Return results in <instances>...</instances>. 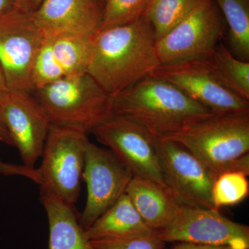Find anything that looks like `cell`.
<instances>
[{"instance_id": "obj_31", "label": "cell", "mask_w": 249, "mask_h": 249, "mask_svg": "<svg viewBox=\"0 0 249 249\" xmlns=\"http://www.w3.org/2000/svg\"><path fill=\"white\" fill-rule=\"evenodd\" d=\"M8 91L6 88V82H5L4 75L1 71V67H0V98L1 97L4 93Z\"/></svg>"}, {"instance_id": "obj_25", "label": "cell", "mask_w": 249, "mask_h": 249, "mask_svg": "<svg viewBox=\"0 0 249 249\" xmlns=\"http://www.w3.org/2000/svg\"><path fill=\"white\" fill-rule=\"evenodd\" d=\"M96 249H165V242L157 235L129 239H103L90 241Z\"/></svg>"}, {"instance_id": "obj_17", "label": "cell", "mask_w": 249, "mask_h": 249, "mask_svg": "<svg viewBox=\"0 0 249 249\" xmlns=\"http://www.w3.org/2000/svg\"><path fill=\"white\" fill-rule=\"evenodd\" d=\"M155 233L144 222L126 194L85 230L89 241L135 238Z\"/></svg>"}, {"instance_id": "obj_28", "label": "cell", "mask_w": 249, "mask_h": 249, "mask_svg": "<svg viewBox=\"0 0 249 249\" xmlns=\"http://www.w3.org/2000/svg\"><path fill=\"white\" fill-rule=\"evenodd\" d=\"M170 249H233L227 246H211L190 243V242H178Z\"/></svg>"}, {"instance_id": "obj_2", "label": "cell", "mask_w": 249, "mask_h": 249, "mask_svg": "<svg viewBox=\"0 0 249 249\" xmlns=\"http://www.w3.org/2000/svg\"><path fill=\"white\" fill-rule=\"evenodd\" d=\"M112 112L133 121L159 139L213 114L178 87L153 76L112 97Z\"/></svg>"}, {"instance_id": "obj_8", "label": "cell", "mask_w": 249, "mask_h": 249, "mask_svg": "<svg viewBox=\"0 0 249 249\" xmlns=\"http://www.w3.org/2000/svg\"><path fill=\"white\" fill-rule=\"evenodd\" d=\"M223 23L213 0H204L156 42L160 65L209 58L222 37Z\"/></svg>"}, {"instance_id": "obj_15", "label": "cell", "mask_w": 249, "mask_h": 249, "mask_svg": "<svg viewBox=\"0 0 249 249\" xmlns=\"http://www.w3.org/2000/svg\"><path fill=\"white\" fill-rule=\"evenodd\" d=\"M125 194L145 224L155 232L173 220L181 206L169 190L147 178L133 177Z\"/></svg>"}, {"instance_id": "obj_4", "label": "cell", "mask_w": 249, "mask_h": 249, "mask_svg": "<svg viewBox=\"0 0 249 249\" xmlns=\"http://www.w3.org/2000/svg\"><path fill=\"white\" fill-rule=\"evenodd\" d=\"M52 124L88 134L112 115V97L88 73L65 76L33 92Z\"/></svg>"}, {"instance_id": "obj_20", "label": "cell", "mask_w": 249, "mask_h": 249, "mask_svg": "<svg viewBox=\"0 0 249 249\" xmlns=\"http://www.w3.org/2000/svg\"><path fill=\"white\" fill-rule=\"evenodd\" d=\"M51 38L54 56L65 77L87 73L93 37L62 36Z\"/></svg>"}, {"instance_id": "obj_12", "label": "cell", "mask_w": 249, "mask_h": 249, "mask_svg": "<svg viewBox=\"0 0 249 249\" xmlns=\"http://www.w3.org/2000/svg\"><path fill=\"white\" fill-rule=\"evenodd\" d=\"M160 168L167 188L181 205L214 209L213 177L205 165L178 142L157 138Z\"/></svg>"}, {"instance_id": "obj_24", "label": "cell", "mask_w": 249, "mask_h": 249, "mask_svg": "<svg viewBox=\"0 0 249 249\" xmlns=\"http://www.w3.org/2000/svg\"><path fill=\"white\" fill-rule=\"evenodd\" d=\"M64 77V72L54 56L52 38L45 37L33 68L32 79L34 91Z\"/></svg>"}, {"instance_id": "obj_30", "label": "cell", "mask_w": 249, "mask_h": 249, "mask_svg": "<svg viewBox=\"0 0 249 249\" xmlns=\"http://www.w3.org/2000/svg\"><path fill=\"white\" fill-rule=\"evenodd\" d=\"M15 0H0V17L14 9Z\"/></svg>"}, {"instance_id": "obj_10", "label": "cell", "mask_w": 249, "mask_h": 249, "mask_svg": "<svg viewBox=\"0 0 249 249\" xmlns=\"http://www.w3.org/2000/svg\"><path fill=\"white\" fill-rule=\"evenodd\" d=\"M133 177L110 150L88 141L83 173L88 198L78 217L84 230L125 194Z\"/></svg>"}, {"instance_id": "obj_23", "label": "cell", "mask_w": 249, "mask_h": 249, "mask_svg": "<svg viewBox=\"0 0 249 249\" xmlns=\"http://www.w3.org/2000/svg\"><path fill=\"white\" fill-rule=\"evenodd\" d=\"M148 1L149 0H105L103 22L100 30L135 22L145 14Z\"/></svg>"}, {"instance_id": "obj_5", "label": "cell", "mask_w": 249, "mask_h": 249, "mask_svg": "<svg viewBox=\"0 0 249 249\" xmlns=\"http://www.w3.org/2000/svg\"><path fill=\"white\" fill-rule=\"evenodd\" d=\"M88 134L72 126L52 124L37 168L40 191L74 206L81 191Z\"/></svg>"}, {"instance_id": "obj_6", "label": "cell", "mask_w": 249, "mask_h": 249, "mask_svg": "<svg viewBox=\"0 0 249 249\" xmlns=\"http://www.w3.org/2000/svg\"><path fill=\"white\" fill-rule=\"evenodd\" d=\"M45 36L32 14L14 9L0 17V67L9 91L33 93V68Z\"/></svg>"}, {"instance_id": "obj_26", "label": "cell", "mask_w": 249, "mask_h": 249, "mask_svg": "<svg viewBox=\"0 0 249 249\" xmlns=\"http://www.w3.org/2000/svg\"><path fill=\"white\" fill-rule=\"evenodd\" d=\"M0 175L5 176H18L25 177L30 178L34 182H38V173L37 169L31 168L24 165H16L14 163H6L0 159Z\"/></svg>"}, {"instance_id": "obj_27", "label": "cell", "mask_w": 249, "mask_h": 249, "mask_svg": "<svg viewBox=\"0 0 249 249\" xmlns=\"http://www.w3.org/2000/svg\"><path fill=\"white\" fill-rule=\"evenodd\" d=\"M45 0H15L14 9L32 14L40 7Z\"/></svg>"}, {"instance_id": "obj_22", "label": "cell", "mask_w": 249, "mask_h": 249, "mask_svg": "<svg viewBox=\"0 0 249 249\" xmlns=\"http://www.w3.org/2000/svg\"><path fill=\"white\" fill-rule=\"evenodd\" d=\"M247 175L240 172H227L218 175L212 188L214 209L235 205L248 196L249 184Z\"/></svg>"}, {"instance_id": "obj_14", "label": "cell", "mask_w": 249, "mask_h": 249, "mask_svg": "<svg viewBox=\"0 0 249 249\" xmlns=\"http://www.w3.org/2000/svg\"><path fill=\"white\" fill-rule=\"evenodd\" d=\"M101 0H45L32 17L45 37H93L102 25Z\"/></svg>"}, {"instance_id": "obj_11", "label": "cell", "mask_w": 249, "mask_h": 249, "mask_svg": "<svg viewBox=\"0 0 249 249\" xmlns=\"http://www.w3.org/2000/svg\"><path fill=\"white\" fill-rule=\"evenodd\" d=\"M151 76L178 87L213 114L249 112V101L228 89L219 81L207 58L160 65Z\"/></svg>"}, {"instance_id": "obj_1", "label": "cell", "mask_w": 249, "mask_h": 249, "mask_svg": "<svg viewBox=\"0 0 249 249\" xmlns=\"http://www.w3.org/2000/svg\"><path fill=\"white\" fill-rule=\"evenodd\" d=\"M156 42L144 15L130 24L100 30L93 37L87 73L114 97L160 66Z\"/></svg>"}, {"instance_id": "obj_7", "label": "cell", "mask_w": 249, "mask_h": 249, "mask_svg": "<svg viewBox=\"0 0 249 249\" xmlns=\"http://www.w3.org/2000/svg\"><path fill=\"white\" fill-rule=\"evenodd\" d=\"M91 134L106 145L134 177L147 178L165 188L157 138L133 121L113 114Z\"/></svg>"}, {"instance_id": "obj_13", "label": "cell", "mask_w": 249, "mask_h": 249, "mask_svg": "<svg viewBox=\"0 0 249 249\" xmlns=\"http://www.w3.org/2000/svg\"><path fill=\"white\" fill-rule=\"evenodd\" d=\"M31 93L9 90L4 93L0 98V120L18 149L24 165L35 168L52 124Z\"/></svg>"}, {"instance_id": "obj_29", "label": "cell", "mask_w": 249, "mask_h": 249, "mask_svg": "<svg viewBox=\"0 0 249 249\" xmlns=\"http://www.w3.org/2000/svg\"><path fill=\"white\" fill-rule=\"evenodd\" d=\"M0 142L11 146H14V142L4 124L0 120Z\"/></svg>"}, {"instance_id": "obj_3", "label": "cell", "mask_w": 249, "mask_h": 249, "mask_svg": "<svg viewBox=\"0 0 249 249\" xmlns=\"http://www.w3.org/2000/svg\"><path fill=\"white\" fill-rule=\"evenodd\" d=\"M160 139L191 152L214 179L227 172L249 175V112L212 114Z\"/></svg>"}, {"instance_id": "obj_21", "label": "cell", "mask_w": 249, "mask_h": 249, "mask_svg": "<svg viewBox=\"0 0 249 249\" xmlns=\"http://www.w3.org/2000/svg\"><path fill=\"white\" fill-rule=\"evenodd\" d=\"M204 0H149L144 16L150 21L157 40L195 11Z\"/></svg>"}, {"instance_id": "obj_19", "label": "cell", "mask_w": 249, "mask_h": 249, "mask_svg": "<svg viewBox=\"0 0 249 249\" xmlns=\"http://www.w3.org/2000/svg\"><path fill=\"white\" fill-rule=\"evenodd\" d=\"M229 26L230 52L249 60V0H215Z\"/></svg>"}, {"instance_id": "obj_18", "label": "cell", "mask_w": 249, "mask_h": 249, "mask_svg": "<svg viewBox=\"0 0 249 249\" xmlns=\"http://www.w3.org/2000/svg\"><path fill=\"white\" fill-rule=\"evenodd\" d=\"M207 60L214 74L228 89L249 101V61L235 58L222 44Z\"/></svg>"}, {"instance_id": "obj_9", "label": "cell", "mask_w": 249, "mask_h": 249, "mask_svg": "<svg viewBox=\"0 0 249 249\" xmlns=\"http://www.w3.org/2000/svg\"><path fill=\"white\" fill-rule=\"evenodd\" d=\"M165 242H190L249 249V228L223 215L218 210L181 205L167 227L156 231Z\"/></svg>"}, {"instance_id": "obj_16", "label": "cell", "mask_w": 249, "mask_h": 249, "mask_svg": "<svg viewBox=\"0 0 249 249\" xmlns=\"http://www.w3.org/2000/svg\"><path fill=\"white\" fill-rule=\"evenodd\" d=\"M49 226V249H96L87 239L74 206L52 193L40 191Z\"/></svg>"}, {"instance_id": "obj_32", "label": "cell", "mask_w": 249, "mask_h": 249, "mask_svg": "<svg viewBox=\"0 0 249 249\" xmlns=\"http://www.w3.org/2000/svg\"><path fill=\"white\" fill-rule=\"evenodd\" d=\"M101 1H102V2L103 3V4H104L105 0H101Z\"/></svg>"}]
</instances>
